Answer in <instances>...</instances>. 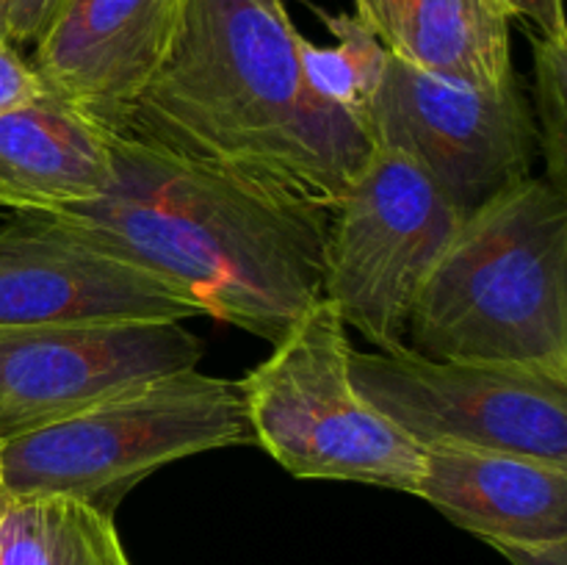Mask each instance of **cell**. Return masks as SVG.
<instances>
[{"label":"cell","mask_w":567,"mask_h":565,"mask_svg":"<svg viewBox=\"0 0 567 565\" xmlns=\"http://www.w3.org/2000/svg\"><path fill=\"white\" fill-rule=\"evenodd\" d=\"M354 388L421 449L532 454L567 465V382L532 369L402 352L349 355Z\"/></svg>","instance_id":"52a82bcc"},{"label":"cell","mask_w":567,"mask_h":565,"mask_svg":"<svg viewBox=\"0 0 567 565\" xmlns=\"http://www.w3.org/2000/svg\"><path fill=\"white\" fill-rule=\"evenodd\" d=\"M114 131L61 94H33L0 114V205L61 210L103 197L114 177Z\"/></svg>","instance_id":"4fadbf2b"},{"label":"cell","mask_w":567,"mask_h":565,"mask_svg":"<svg viewBox=\"0 0 567 565\" xmlns=\"http://www.w3.org/2000/svg\"><path fill=\"white\" fill-rule=\"evenodd\" d=\"M349 327L327 297L310 305L241 382L255 443L299 480L413 493L424 449L349 377Z\"/></svg>","instance_id":"5b68a950"},{"label":"cell","mask_w":567,"mask_h":565,"mask_svg":"<svg viewBox=\"0 0 567 565\" xmlns=\"http://www.w3.org/2000/svg\"><path fill=\"white\" fill-rule=\"evenodd\" d=\"M371 144L410 155L465 216L529 177L535 116L518 75L471 86L388 59L365 122Z\"/></svg>","instance_id":"ba28073f"},{"label":"cell","mask_w":567,"mask_h":565,"mask_svg":"<svg viewBox=\"0 0 567 565\" xmlns=\"http://www.w3.org/2000/svg\"><path fill=\"white\" fill-rule=\"evenodd\" d=\"M463 219L410 155L371 144L330 208L324 297L380 352H402L415 297Z\"/></svg>","instance_id":"8992f818"},{"label":"cell","mask_w":567,"mask_h":565,"mask_svg":"<svg viewBox=\"0 0 567 565\" xmlns=\"http://www.w3.org/2000/svg\"><path fill=\"white\" fill-rule=\"evenodd\" d=\"M247 443L241 382L175 371L0 443V504L64 496L111 513L161 465Z\"/></svg>","instance_id":"277c9868"},{"label":"cell","mask_w":567,"mask_h":565,"mask_svg":"<svg viewBox=\"0 0 567 565\" xmlns=\"http://www.w3.org/2000/svg\"><path fill=\"white\" fill-rule=\"evenodd\" d=\"M199 360L183 321L0 327V443Z\"/></svg>","instance_id":"9c48e42d"},{"label":"cell","mask_w":567,"mask_h":565,"mask_svg":"<svg viewBox=\"0 0 567 565\" xmlns=\"http://www.w3.org/2000/svg\"><path fill=\"white\" fill-rule=\"evenodd\" d=\"M535 61V133L546 158L543 181L567 197V39H548L529 31Z\"/></svg>","instance_id":"e0dca14e"},{"label":"cell","mask_w":567,"mask_h":565,"mask_svg":"<svg viewBox=\"0 0 567 565\" xmlns=\"http://www.w3.org/2000/svg\"><path fill=\"white\" fill-rule=\"evenodd\" d=\"M493 548L513 565H567V541L496 543Z\"/></svg>","instance_id":"44dd1931"},{"label":"cell","mask_w":567,"mask_h":565,"mask_svg":"<svg viewBox=\"0 0 567 565\" xmlns=\"http://www.w3.org/2000/svg\"><path fill=\"white\" fill-rule=\"evenodd\" d=\"M186 0H61L33 44L44 89L120 133L169 55Z\"/></svg>","instance_id":"8fae6325"},{"label":"cell","mask_w":567,"mask_h":565,"mask_svg":"<svg viewBox=\"0 0 567 565\" xmlns=\"http://www.w3.org/2000/svg\"><path fill=\"white\" fill-rule=\"evenodd\" d=\"M513 20H524L526 28L548 39H567L565 0H502Z\"/></svg>","instance_id":"ffe728a7"},{"label":"cell","mask_w":567,"mask_h":565,"mask_svg":"<svg viewBox=\"0 0 567 565\" xmlns=\"http://www.w3.org/2000/svg\"><path fill=\"white\" fill-rule=\"evenodd\" d=\"M0 565H131L111 513L50 496L0 504Z\"/></svg>","instance_id":"9a60e30c"},{"label":"cell","mask_w":567,"mask_h":565,"mask_svg":"<svg viewBox=\"0 0 567 565\" xmlns=\"http://www.w3.org/2000/svg\"><path fill=\"white\" fill-rule=\"evenodd\" d=\"M11 0H0V42H6V17H9Z\"/></svg>","instance_id":"7402d4cb"},{"label":"cell","mask_w":567,"mask_h":565,"mask_svg":"<svg viewBox=\"0 0 567 565\" xmlns=\"http://www.w3.org/2000/svg\"><path fill=\"white\" fill-rule=\"evenodd\" d=\"M321 22L338 39L332 48H319L310 39L299 37V61L305 81L327 103L338 105L363 125L380 89L391 53L380 39L354 14H327L319 11Z\"/></svg>","instance_id":"2e32d148"},{"label":"cell","mask_w":567,"mask_h":565,"mask_svg":"<svg viewBox=\"0 0 567 565\" xmlns=\"http://www.w3.org/2000/svg\"><path fill=\"white\" fill-rule=\"evenodd\" d=\"M194 302L48 210L0 225V327L186 321Z\"/></svg>","instance_id":"30bf717a"},{"label":"cell","mask_w":567,"mask_h":565,"mask_svg":"<svg viewBox=\"0 0 567 565\" xmlns=\"http://www.w3.org/2000/svg\"><path fill=\"white\" fill-rule=\"evenodd\" d=\"M103 197L48 214L131 260L199 314L280 341L324 297L330 210L114 133Z\"/></svg>","instance_id":"6da1fadb"},{"label":"cell","mask_w":567,"mask_h":565,"mask_svg":"<svg viewBox=\"0 0 567 565\" xmlns=\"http://www.w3.org/2000/svg\"><path fill=\"white\" fill-rule=\"evenodd\" d=\"M299 37L282 0H186L175 44L120 136L330 210L371 138L305 81Z\"/></svg>","instance_id":"7a4b0ae2"},{"label":"cell","mask_w":567,"mask_h":565,"mask_svg":"<svg viewBox=\"0 0 567 565\" xmlns=\"http://www.w3.org/2000/svg\"><path fill=\"white\" fill-rule=\"evenodd\" d=\"M354 17L393 59L430 75L487 89L515 78L502 0H354Z\"/></svg>","instance_id":"5bb4252c"},{"label":"cell","mask_w":567,"mask_h":565,"mask_svg":"<svg viewBox=\"0 0 567 565\" xmlns=\"http://www.w3.org/2000/svg\"><path fill=\"white\" fill-rule=\"evenodd\" d=\"M39 92H42V81L33 72L31 61L22 59L14 44L0 42V114L17 109Z\"/></svg>","instance_id":"ac0fdd59"},{"label":"cell","mask_w":567,"mask_h":565,"mask_svg":"<svg viewBox=\"0 0 567 565\" xmlns=\"http://www.w3.org/2000/svg\"><path fill=\"white\" fill-rule=\"evenodd\" d=\"M415 496L485 543L567 541V465L493 449H424Z\"/></svg>","instance_id":"7c38bea8"},{"label":"cell","mask_w":567,"mask_h":565,"mask_svg":"<svg viewBox=\"0 0 567 565\" xmlns=\"http://www.w3.org/2000/svg\"><path fill=\"white\" fill-rule=\"evenodd\" d=\"M59 3L61 0H11L9 17H6V42L14 48L37 44Z\"/></svg>","instance_id":"d6986e66"},{"label":"cell","mask_w":567,"mask_h":565,"mask_svg":"<svg viewBox=\"0 0 567 565\" xmlns=\"http://www.w3.org/2000/svg\"><path fill=\"white\" fill-rule=\"evenodd\" d=\"M404 343L567 382V197L529 175L471 210L421 286Z\"/></svg>","instance_id":"3957f363"}]
</instances>
